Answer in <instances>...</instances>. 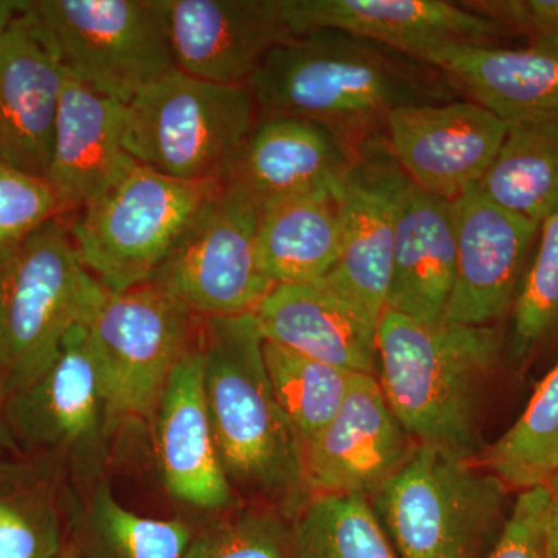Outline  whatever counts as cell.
Here are the masks:
<instances>
[{"label":"cell","mask_w":558,"mask_h":558,"mask_svg":"<svg viewBox=\"0 0 558 558\" xmlns=\"http://www.w3.org/2000/svg\"><path fill=\"white\" fill-rule=\"evenodd\" d=\"M424 62L442 73L459 98L508 124L558 120V40L526 49L447 46Z\"/></svg>","instance_id":"obj_21"},{"label":"cell","mask_w":558,"mask_h":558,"mask_svg":"<svg viewBox=\"0 0 558 558\" xmlns=\"http://www.w3.org/2000/svg\"><path fill=\"white\" fill-rule=\"evenodd\" d=\"M457 279L453 202L410 183L392 248L387 310L425 326L446 317Z\"/></svg>","instance_id":"obj_24"},{"label":"cell","mask_w":558,"mask_h":558,"mask_svg":"<svg viewBox=\"0 0 558 558\" xmlns=\"http://www.w3.org/2000/svg\"><path fill=\"white\" fill-rule=\"evenodd\" d=\"M509 488L546 486L558 475V362L539 381L526 410L478 459Z\"/></svg>","instance_id":"obj_29"},{"label":"cell","mask_w":558,"mask_h":558,"mask_svg":"<svg viewBox=\"0 0 558 558\" xmlns=\"http://www.w3.org/2000/svg\"><path fill=\"white\" fill-rule=\"evenodd\" d=\"M106 295L64 216L0 258V407L50 368L70 330L89 325Z\"/></svg>","instance_id":"obj_4"},{"label":"cell","mask_w":558,"mask_h":558,"mask_svg":"<svg viewBox=\"0 0 558 558\" xmlns=\"http://www.w3.org/2000/svg\"><path fill=\"white\" fill-rule=\"evenodd\" d=\"M258 263L274 286L318 282L341 255L336 191L269 202L259 209Z\"/></svg>","instance_id":"obj_25"},{"label":"cell","mask_w":558,"mask_h":558,"mask_svg":"<svg viewBox=\"0 0 558 558\" xmlns=\"http://www.w3.org/2000/svg\"><path fill=\"white\" fill-rule=\"evenodd\" d=\"M508 325V357L520 374L558 349V211L539 226L537 244Z\"/></svg>","instance_id":"obj_30"},{"label":"cell","mask_w":558,"mask_h":558,"mask_svg":"<svg viewBox=\"0 0 558 558\" xmlns=\"http://www.w3.org/2000/svg\"><path fill=\"white\" fill-rule=\"evenodd\" d=\"M81 527L92 558H182L193 531L183 520H160L124 508L108 481L92 487Z\"/></svg>","instance_id":"obj_31"},{"label":"cell","mask_w":558,"mask_h":558,"mask_svg":"<svg viewBox=\"0 0 558 558\" xmlns=\"http://www.w3.org/2000/svg\"><path fill=\"white\" fill-rule=\"evenodd\" d=\"M220 182H185L135 163L69 218L81 263L110 293L150 282Z\"/></svg>","instance_id":"obj_6"},{"label":"cell","mask_w":558,"mask_h":558,"mask_svg":"<svg viewBox=\"0 0 558 558\" xmlns=\"http://www.w3.org/2000/svg\"><path fill=\"white\" fill-rule=\"evenodd\" d=\"M258 120L248 86L178 69L124 105L123 146L143 167L185 182H220Z\"/></svg>","instance_id":"obj_7"},{"label":"cell","mask_w":558,"mask_h":558,"mask_svg":"<svg viewBox=\"0 0 558 558\" xmlns=\"http://www.w3.org/2000/svg\"><path fill=\"white\" fill-rule=\"evenodd\" d=\"M476 190L513 215L542 226L558 211V120L509 124Z\"/></svg>","instance_id":"obj_27"},{"label":"cell","mask_w":558,"mask_h":558,"mask_svg":"<svg viewBox=\"0 0 558 558\" xmlns=\"http://www.w3.org/2000/svg\"><path fill=\"white\" fill-rule=\"evenodd\" d=\"M292 36L340 31L424 61L447 46L506 47L505 25L446 0H282Z\"/></svg>","instance_id":"obj_15"},{"label":"cell","mask_w":558,"mask_h":558,"mask_svg":"<svg viewBox=\"0 0 558 558\" xmlns=\"http://www.w3.org/2000/svg\"><path fill=\"white\" fill-rule=\"evenodd\" d=\"M124 105L65 75L46 180L73 216L134 167L123 146Z\"/></svg>","instance_id":"obj_22"},{"label":"cell","mask_w":558,"mask_h":558,"mask_svg":"<svg viewBox=\"0 0 558 558\" xmlns=\"http://www.w3.org/2000/svg\"><path fill=\"white\" fill-rule=\"evenodd\" d=\"M264 339L354 374H379L377 325L323 281L278 284L255 312Z\"/></svg>","instance_id":"obj_23"},{"label":"cell","mask_w":558,"mask_h":558,"mask_svg":"<svg viewBox=\"0 0 558 558\" xmlns=\"http://www.w3.org/2000/svg\"><path fill=\"white\" fill-rule=\"evenodd\" d=\"M204 318L154 282L110 293L87 329L106 400L110 438L153 424L172 369L199 340Z\"/></svg>","instance_id":"obj_8"},{"label":"cell","mask_w":558,"mask_h":558,"mask_svg":"<svg viewBox=\"0 0 558 558\" xmlns=\"http://www.w3.org/2000/svg\"><path fill=\"white\" fill-rule=\"evenodd\" d=\"M457 279L444 322L499 325L509 318L539 223L498 207L473 186L453 201Z\"/></svg>","instance_id":"obj_13"},{"label":"cell","mask_w":558,"mask_h":558,"mask_svg":"<svg viewBox=\"0 0 558 558\" xmlns=\"http://www.w3.org/2000/svg\"><path fill=\"white\" fill-rule=\"evenodd\" d=\"M259 209L247 191L220 182L150 282L204 319L255 312L274 288L258 263Z\"/></svg>","instance_id":"obj_11"},{"label":"cell","mask_w":558,"mask_h":558,"mask_svg":"<svg viewBox=\"0 0 558 558\" xmlns=\"http://www.w3.org/2000/svg\"><path fill=\"white\" fill-rule=\"evenodd\" d=\"M508 131L483 106L458 98L396 109L385 137L414 185L453 202L478 185Z\"/></svg>","instance_id":"obj_14"},{"label":"cell","mask_w":558,"mask_h":558,"mask_svg":"<svg viewBox=\"0 0 558 558\" xmlns=\"http://www.w3.org/2000/svg\"><path fill=\"white\" fill-rule=\"evenodd\" d=\"M69 78L130 105L175 70L161 0H38Z\"/></svg>","instance_id":"obj_9"},{"label":"cell","mask_w":558,"mask_h":558,"mask_svg":"<svg viewBox=\"0 0 558 558\" xmlns=\"http://www.w3.org/2000/svg\"><path fill=\"white\" fill-rule=\"evenodd\" d=\"M58 558H83V556H81V554L76 549L64 548V550H62L61 553V556Z\"/></svg>","instance_id":"obj_40"},{"label":"cell","mask_w":558,"mask_h":558,"mask_svg":"<svg viewBox=\"0 0 558 558\" xmlns=\"http://www.w3.org/2000/svg\"><path fill=\"white\" fill-rule=\"evenodd\" d=\"M0 409L22 457L61 462L80 486L101 480L112 438L87 325L70 330L50 368Z\"/></svg>","instance_id":"obj_10"},{"label":"cell","mask_w":558,"mask_h":558,"mask_svg":"<svg viewBox=\"0 0 558 558\" xmlns=\"http://www.w3.org/2000/svg\"><path fill=\"white\" fill-rule=\"evenodd\" d=\"M175 69L247 86L264 58L292 36L282 0H161Z\"/></svg>","instance_id":"obj_17"},{"label":"cell","mask_w":558,"mask_h":558,"mask_svg":"<svg viewBox=\"0 0 558 558\" xmlns=\"http://www.w3.org/2000/svg\"><path fill=\"white\" fill-rule=\"evenodd\" d=\"M549 490L546 486L521 490L494 548L484 558H548L546 521Z\"/></svg>","instance_id":"obj_35"},{"label":"cell","mask_w":558,"mask_h":558,"mask_svg":"<svg viewBox=\"0 0 558 558\" xmlns=\"http://www.w3.org/2000/svg\"><path fill=\"white\" fill-rule=\"evenodd\" d=\"M354 157V149L315 121L258 117L220 182L241 186L260 208L300 194L337 191Z\"/></svg>","instance_id":"obj_20"},{"label":"cell","mask_w":558,"mask_h":558,"mask_svg":"<svg viewBox=\"0 0 558 558\" xmlns=\"http://www.w3.org/2000/svg\"><path fill=\"white\" fill-rule=\"evenodd\" d=\"M267 374L279 405L304 446L339 413L357 374L264 341Z\"/></svg>","instance_id":"obj_32"},{"label":"cell","mask_w":558,"mask_h":558,"mask_svg":"<svg viewBox=\"0 0 558 558\" xmlns=\"http://www.w3.org/2000/svg\"><path fill=\"white\" fill-rule=\"evenodd\" d=\"M153 425L161 480L171 497L204 512L236 509L240 497L223 470L209 421L201 336L172 369Z\"/></svg>","instance_id":"obj_19"},{"label":"cell","mask_w":558,"mask_h":558,"mask_svg":"<svg viewBox=\"0 0 558 558\" xmlns=\"http://www.w3.org/2000/svg\"><path fill=\"white\" fill-rule=\"evenodd\" d=\"M33 2L27 0H0V38L10 31L22 14L32 9Z\"/></svg>","instance_id":"obj_38"},{"label":"cell","mask_w":558,"mask_h":558,"mask_svg":"<svg viewBox=\"0 0 558 558\" xmlns=\"http://www.w3.org/2000/svg\"><path fill=\"white\" fill-rule=\"evenodd\" d=\"M22 457L16 440L11 435L2 409H0V458Z\"/></svg>","instance_id":"obj_39"},{"label":"cell","mask_w":558,"mask_h":558,"mask_svg":"<svg viewBox=\"0 0 558 558\" xmlns=\"http://www.w3.org/2000/svg\"><path fill=\"white\" fill-rule=\"evenodd\" d=\"M377 354V380L411 439L478 462L492 389L509 363L508 325L425 326L387 310Z\"/></svg>","instance_id":"obj_2"},{"label":"cell","mask_w":558,"mask_h":558,"mask_svg":"<svg viewBox=\"0 0 558 558\" xmlns=\"http://www.w3.org/2000/svg\"><path fill=\"white\" fill-rule=\"evenodd\" d=\"M62 216L57 193L46 179L0 163V258Z\"/></svg>","instance_id":"obj_34"},{"label":"cell","mask_w":558,"mask_h":558,"mask_svg":"<svg viewBox=\"0 0 558 558\" xmlns=\"http://www.w3.org/2000/svg\"><path fill=\"white\" fill-rule=\"evenodd\" d=\"M509 490L478 462L417 444L369 501L399 558H484L508 519Z\"/></svg>","instance_id":"obj_5"},{"label":"cell","mask_w":558,"mask_h":558,"mask_svg":"<svg viewBox=\"0 0 558 558\" xmlns=\"http://www.w3.org/2000/svg\"><path fill=\"white\" fill-rule=\"evenodd\" d=\"M549 490L548 521H546V553L558 558V475L546 484Z\"/></svg>","instance_id":"obj_37"},{"label":"cell","mask_w":558,"mask_h":558,"mask_svg":"<svg viewBox=\"0 0 558 558\" xmlns=\"http://www.w3.org/2000/svg\"><path fill=\"white\" fill-rule=\"evenodd\" d=\"M290 527L292 558H399L362 495H312Z\"/></svg>","instance_id":"obj_28"},{"label":"cell","mask_w":558,"mask_h":558,"mask_svg":"<svg viewBox=\"0 0 558 558\" xmlns=\"http://www.w3.org/2000/svg\"><path fill=\"white\" fill-rule=\"evenodd\" d=\"M182 558H292V527L269 506L233 509L193 535Z\"/></svg>","instance_id":"obj_33"},{"label":"cell","mask_w":558,"mask_h":558,"mask_svg":"<svg viewBox=\"0 0 558 558\" xmlns=\"http://www.w3.org/2000/svg\"><path fill=\"white\" fill-rule=\"evenodd\" d=\"M416 446L392 413L377 377L357 374L339 413L304 446L307 490L311 497L371 498Z\"/></svg>","instance_id":"obj_16"},{"label":"cell","mask_w":558,"mask_h":558,"mask_svg":"<svg viewBox=\"0 0 558 558\" xmlns=\"http://www.w3.org/2000/svg\"><path fill=\"white\" fill-rule=\"evenodd\" d=\"M247 86L258 117L315 121L354 150L384 135L396 109L459 98L427 62L330 28L282 40Z\"/></svg>","instance_id":"obj_1"},{"label":"cell","mask_w":558,"mask_h":558,"mask_svg":"<svg viewBox=\"0 0 558 558\" xmlns=\"http://www.w3.org/2000/svg\"><path fill=\"white\" fill-rule=\"evenodd\" d=\"M461 3L473 13L505 25L513 35L526 36L529 44L558 40V0H468Z\"/></svg>","instance_id":"obj_36"},{"label":"cell","mask_w":558,"mask_h":558,"mask_svg":"<svg viewBox=\"0 0 558 558\" xmlns=\"http://www.w3.org/2000/svg\"><path fill=\"white\" fill-rule=\"evenodd\" d=\"M253 312L202 323L205 398L234 490L292 520L311 498L303 444L279 405Z\"/></svg>","instance_id":"obj_3"},{"label":"cell","mask_w":558,"mask_h":558,"mask_svg":"<svg viewBox=\"0 0 558 558\" xmlns=\"http://www.w3.org/2000/svg\"><path fill=\"white\" fill-rule=\"evenodd\" d=\"M64 83L33 2L0 38V163L46 179Z\"/></svg>","instance_id":"obj_18"},{"label":"cell","mask_w":558,"mask_h":558,"mask_svg":"<svg viewBox=\"0 0 558 558\" xmlns=\"http://www.w3.org/2000/svg\"><path fill=\"white\" fill-rule=\"evenodd\" d=\"M65 478L54 459L0 458V558L61 556Z\"/></svg>","instance_id":"obj_26"},{"label":"cell","mask_w":558,"mask_h":558,"mask_svg":"<svg viewBox=\"0 0 558 558\" xmlns=\"http://www.w3.org/2000/svg\"><path fill=\"white\" fill-rule=\"evenodd\" d=\"M410 183L384 134L355 149L336 191L341 255L322 281L377 326L387 311L396 229Z\"/></svg>","instance_id":"obj_12"}]
</instances>
